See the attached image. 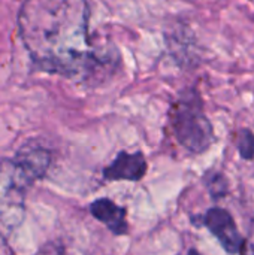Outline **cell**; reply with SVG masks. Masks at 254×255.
Segmentation results:
<instances>
[{"instance_id":"6","label":"cell","mask_w":254,"mask_h":255,"mask_svg":"<svg viewBox=\"0 0 254 255\" xmlns=\"http://www.w3.org/2000/svg\"><path fill=\"white\" fill-rule=\"evenodd\" d=\"M90 214L102 223L112 235L123 236L129 232L127 211L111 199H97L90 205Z\"/></svg>"},{"instance_id":"3","label":"cell","mask_w":254,"mask_h":255,"mask_svg":"<svg viewBox=\"0 0 254 255\" xmlns=\"http://www.w3.org/2000/svg\"><path fill=\"white\" fill-rule=\"evenodd\" d=\"M169 121L177 142L192 154H204L216 142L202 96L193 87L180 91L171 106Z\"/></svg>"},{"instance_id":"7","label":"cell","mask_w":254,"mask_h":255,"mask_svg":"<svg viewBox=\"0 0 254 255\" xmlns=\"http://www.w3.org/2000/svg\"><path fill=\"white\" fill-rule=\"evenodd\" d=\"M237 148L244 160H254V133L249 128H241L237 136Z\"/></svg>"},{"instance_id":"8","label":"cell","mask_w":254,"mask_h":255,"mask_svg":"<svg viewBox=\"0 0 254 255\" xmlns=\"http://www.w3.org/2000/svg\"><path fill=\"white\" fill-rule=\"evenodd\" d=\"M244 254H254V221L252 223V229H250V235L246 239V250Z\"/></svg>"},{"instance_id":"4","label":"cell","mask_w":254,"mask_h":255,"mask_svg":"<svg viewBox=\"0 0 254 255\" xmlns=\"http://www.w3.org/2000/svg\"><path fill=\"white\" fill-rule=\"evenodd\" d=\"M202 224L217 238L226 253L244 254L246 238L238 230L234 217L223 208H211L202 217Z\"/></svg>"},{"instance_id":"5","label":"cell","mask_w":254,"mask_h":255,"mask_svg":"<svg viewBox=\"0 0 254 255\" xmlns=\"http://www.w3.org/2000/svg\"><path fill=\"white\" fill-rule=\"evenodd\" d=\"M148 170V163L141 151L127 152L121 151L117 154L114 161L103 169V178L109 182L129 181L139 182Z\"/></svg>"},{"instance_id":"2","label":"cell","mask_w":254,"mask_h":255,"mask_svg":"<svg viewBox=\"0 0 254 255\" xmlns=\"http://www.w3.org/2000/svg\"><path fill=\"white\" fill-rule=\"evenodd\" d=\"M51 164L42 146H24L12 158L0 160V241H6L24 221L25 197Z\"/></svg>"},{"instance_id":"1","label":"cell","mask_w":254,"mask_h":255,"mask_svg":"<svg viewBox=\"0 0 254 255\" xmlns=\"http://www.w3.org/2000/svg\"><path fill=\"white\" fill-rule=\"evenodd\" d=\"M87 0H25L18 30L34 64L67 78L97 79L118 64L111 43L96 42Z\"/></svg>"}]
</instances>
